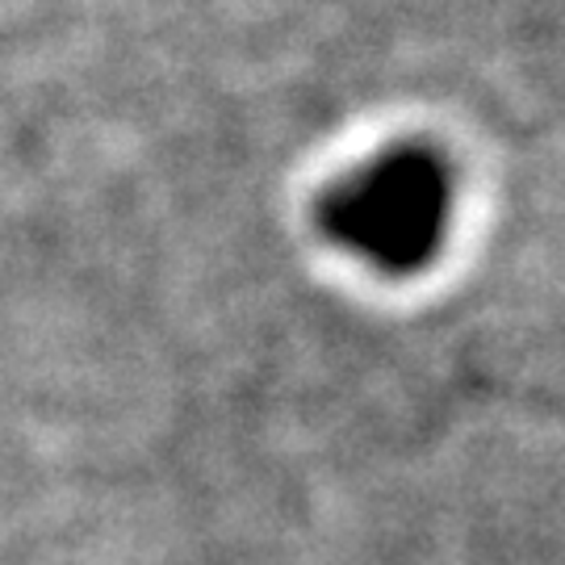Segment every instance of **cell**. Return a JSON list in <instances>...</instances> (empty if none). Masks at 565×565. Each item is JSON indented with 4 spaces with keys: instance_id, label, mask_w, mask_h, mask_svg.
<instances>
[{
    "instance_id": "obj_1",
    "label": "cell",
    "mask_w": 565,
    "mask_h": 565,
    "mask_svg": "<svg viewBox=\"0 0 565 565\" xmlns=\"http://www.w3.org/2000/svg\"><path fill=\"white\" fill-rule=\"evenodd\" d=\"M445 172L424 151H398L369 163L331 202L335 235L385 268L424 260L445 231Z\"/></svg>"
}]
</instances>
